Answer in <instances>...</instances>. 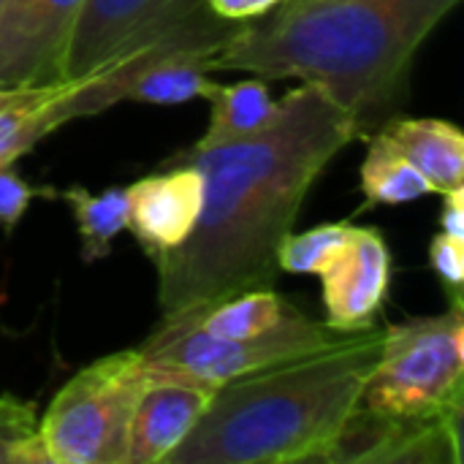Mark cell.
Listing matches in <instances>:
<instances>
[{"label":"cell","mask_w":464,"mask_h":464,"mask_svg":"<svg viewBox=\"0 0 464 464\" xmlns=\"http://www.w3.org/2000/svg\"><path fill=\"white\" fill-rule=\"evenodd\" d=\"M362 139L356 120L304 82L272 122L242 141L190 147L169 158L204 177L201 218L177 250L155 258L163 318L204 310L242 291L272 288L277 247L326 166Z\"/></svg>","instance_id":"1"},{"label":"cell","mask_w":464,"mask_h":464,"mask_svg":"<svg viewBox=\"0 0 464 464\" xmlns=\"http://www.w3.org/2000/svg\"><path fill=\"white\" fill-rule=\"evenodd\" d=\"M459 0H288L242 27L207 60L209 71L318 84L362 136L397 106L411 63Z\"/></svg>","instance_id":"2"},{"label":"cell","mask_w":464,"mask_h":464,"mask_svg":"<svg viewBox=\"0 0 464 464\" xmlns=\"http://www.w3.org/2000/svg\"><path fill=\"white\" fill-rule=\"evenodd\" d=\"M383 332L218 386L193 432L163 464L326 462L381 353Z\"/></svg>","instance_id":"3"},{"label":"cell","mask_w":464,"mask_h":464,"mask_svg":"<svg viewBox=\"0 0 464 464\" xmlns=\"http://www.w3.org/2000/svg\"><path fill=\"white\" fill-rule=\"evenodd\" d=\"M464 307L411 318L383 329L381 353L362 394V408L394 419L462 416Z\"/></svg>","instance_id":"4"},{"label":"cell","mask_w":464,"mask_h":464,"mask_svg":"<svg viewBox=\"0 0 464 464\" xmlns=\"http://www.w3.org/2000/svg\"><path fill=\"white\" fill-rule=\"evenodd\" d=\"M147 383L139 348L109 353L79 370L38 421L52 464H125L128 427Z\"/></svg>","instance_id":"5"},{"label":"cell","mask_w":464,"mask_h":464,"mask_svg":"<svg viewBox=\"0 0 464 464\" xmlns=\"http://www.w3.org/2000/svg\"><path fill=\"white\" fill-rule=\"evenodd\" d=\"M345 337L351 334H340L307 315L275 334L253 340L212 337L179 318H166L155 329V334H150L139 345V353L150 372L179 375L198 383L223 386L234 378L326 351L343 343Z\"/></svg>","instance_id":"6"},{"label":"cell","mask_w":464,"mask_h":464,"mask_svg":"<svg viewBox=\"0 0 464 464\" xmlns=\"http://www.w3.org/2000/svg\"><path fill=\"white\" fill-rule=\"evenodd\" d=\"M326 464H462V416L394 419L359 405Z\"/></svg>","instance_id":"7"},{"label":"cell","mask_w":464,"mask_h":464,"mask_svg":"<svg viewBox=\"0 0 464 464\" xmlns=\"http://www.w3.org/2000/svg\"><path fill=\"white\" fill-rule=\"evenodd\" d=\"M84 0H0V87L65 79Z\"/></svg>","instance_id":"8"},{"label":"cell","mask_w":464,"mask_h":464,"mask_svg":"<svg viewBox=\"0 0 464 464\" xmlns=\"http://www.w3.org/2000/svg\"><path fill=\"white\" fill-rule=\"evenodd\" d=\"M128 193V231L155 261L193 234L204 207V177L190 163L163 160V169L136 179Z\"/></svg>","instance_id":"9"},{"label":"cell","mask_w":464,"mask_h":464,"mask_svg":"<svg viewBox=\"0 0 464 464\" xmlns=\"http://www.w3.org/2000/svg\"><path fill=\"white\" fill-rule=\"evenodd\" d=\"M318 277L324 283V324L329 329L340 334L372 329L392 280V256L383 234L356 226L343 256Z\"/></svg>","instance_id":"10"},{"label":"cell","mask_w":464,"mask_h":464,"mask_svg":"<svg viewBox=\"0 0 464 464\" xmlns=\"http://www.w3.org/2000/svg\"><path fill=\"white\" fill-rule=\"evenodd\" d=\"M218 386L179 375L147 370V383L136 400L125 464H160L193 432L209 408Z\"/></svg>","instance_id":"11"},{"label":"cell","mask_w":464,"mask_h":464,"mask_svg":"<svg viewBox=\"0 0 464 464\" xmlns=\"http://www.w3.org/2000/svg\"><path fill=\"white\" fill-rule=\"evenodd\" d=\"M201 3L204 0H84L71 35L65 76H82L98 68L130 41L179 22Z\"/></svg>","instance_id":"12"},{"label":"cell","mask_w":464,"mask_h":464,"mask_svg":"<svg viewBox=\"0 0 464 464\" xmlns=\"http://www.w3.org/2000/svg\"><path fill=\"white\" fill-rule=\"evenodd\" d=\"M82 76L0 87V166H14L41 139L71 122Z\"/></svg>","instance_id":"13"},{"label":"cell","mask_w":464,"mask_h":464,"mask_svg":"<svg viewBox=\"0 0 464 464\" xmlns=\"http://www.w3.org/2000/svg\"><path fill=\"white\" fill-rule=\"evenodd\" d=\"M378 133L432 182L435 193L464 188V136L454 122L438 117H394Z\"/></svg>","instance_id":"14"},{"label":"cell","mask_w":464,"mask_h":464,"mask_svg":"<svg viewBox=\"0 0 464 464\" xmlns=\"http://www.w3.org/2000/svg\"><path fill=\"white\" fill-rule=\"evenodd\" d=\"M179 321L212 334V337H234V340H253L264 334H275L296 321L304 318L299 307L283 299L272 288L242 291L228 299H220L204 310L177 315ZM166 321V318H163Z\"/></svg>","instance_id":"15"},{"label":"cell","mask_w":464,"mask_h":464,"mask_svg":"<svg viewBox=\"0 0 464 464\" xmlns=\"http://www.w3.org/2000/svg\"><path fill=\"white\" fill-rule=\"evenodd\" d=\"M209 125L196 147H218L261 133L277 114V103L264 79H245L237 84H215L209 92Z\"/></svg>","instance_id":"16"},{"label":"cell","mask_w":464,"mask_h":464,"mask_svg":"<svg viewBox=\"0 0 464 464\" xmlns=\"http://www.w3.org/2000/svg\"><path fill=\"white\" fill-rule=\"evenodd\" d=\"M362 193L367 207H397L432 196L435 188L394 144L375 130L362 163Z\"/></svg>","instance_id":"17"},{"label":"cell","mask_w":464,"mask_h":464,"mask_svg":"<svg viewBox=\"0 0 464 464\" xmlns=\"http://www.w3.org/2000/svg\"><path fill=\"white\" fill-rule=\"evenodd\" d=\"M73 212L76 231L82 239V258L95 264L111 253V242L128 226V193L125 188H109L103 193H90L82 185L57 193Z\"/></svg>","instance_id":"18"},{"label":"cell","mask_w":464,"mask_h":464,"mask_svg":"<svg viewBox=\"0 0 464 464\" xmlns=\"http://www.w3.org/2000/svg\"><path fill=\"white\" fill-rule=\"evenodd\" d=\"M207 60L209 54H198V52L166 57L136 79L125 101L177 106V103L196 101V98H209L218 82L209 76L212 71Z\"/></svg>","instance_id":"19"},{"label":"cell","mask_w":464,"mask_h":464,"mask_svg":"<svg viewBox=\"0 0 464 464\" xmlns=\"http://www.w3.org/2000/svg\"><path fill=\"white\" fill-rule=\"evenodd\" d=\"M356 226L324 223L304 234H285L277 247V269L288 275H321L348 247Z\"/></svg>","instance_id":"20"},{"label":"cell","mask_w":464,"mask_h":464,"mask_svg":"<svg viewBox=\"0 0 464 464\" xmlns=\"http://www.w3.org/2000/svg\"><path fill=\"white\" fill-rule=\"evenodd\" d=\"M0 464H52L38 435L35 408L16 397H0Z\"/></svg>","instance_id":"21"},{"label":"cell","mask_w":464,"mask_h":464,"mask_svg":"<svg viewBox=\"0 0 464 464\" xmlns=\"http://www.w3.org/2000/svg\"><path fill=\"white\" fill-rule=\"evenodd\" d=\"M38 196H57L52 188H33L24 177L14 171V166H0V228L14 231L24 218L27 207Z\"/></svg>","instance_id":"22"},{"label":"cell","mask_w":464,"mask_h":464,"mask_svg":"<svg viewBox=\"0 0 464 464\" xmlns=\"http://www.w3.org/2000/svg\"><path fill=\"white\" fill-rule=\"evenodd\" d=\"M430 264L443 283L451 302H462L464 288V239L438 231L430 242Z\"/></svg>","instance_id":"23"},{"label":"cell","mask_w":464,"mask_h":464,"mask_svg":"<svg viewBox=\"0 0 464 464\" xmlns=\"http://www.w3.org/2000/svg\"><path fill=\"white\" fill-rule=\"evenodd\" d=\"M283 3H288V0H207V5L218 16L231 19V22H247L253 16H264Z\"/></svg>","instance_id":"24"},{"label":"cell","mask_w":464,"mask_h":464,"mask_svg":"<svg viewBox=\"0 0 464 464\" xmlns=\"http://www.w3.org/2000/svg\"><path fill=\"white\" fill-rule=\"evenodd\" d=\"M440 231L464 239V188L443 193V209H440Z\"/></svg>","instance_id":"25"}]
</instances>
